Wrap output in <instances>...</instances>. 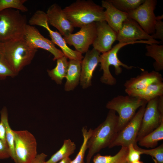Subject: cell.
I'll use <instances>...</instances> for the list:
<instances>
[{
	"instance_id": "cell-25",
	"label": "cell",
	"mask_w": 163,
	"mask_h": 163,
	"mask_svg": "<svg viewBox=\"0 0 163 163\" xmlns=\"http://www.w3.org/2000/svg\"><path fill=\"white\" fill-rule=\"evenodd\" d=\"M163 139V122L157 128L147 134L138 142L141 146L153 148L158 145V142Z\"/></svg>"
},
{
	"instance_id": "cell-40",
	"label": "cell",
	"mask_w": 163,
	"mask_h": 163,
	"mask_svg": "<svg viewBox=\"0 0 163 163\" xmlns=\"http://www.w3.org/2000/svg\"><path fill=\"white\" fill-rule=\"evenodd\" d=\"M131 163H143V161H140V160H138L133 162Z\"/></svg>"
},
{
	"instance_id": "cell-17",
	"label": "cell",
	"mask_w": 163,
	"mask_h": 163,
	"mask_svg": "<svg viewBox=\"0 0 163 163\" xmlns=\"http://www.w3.org/2000/svg\"><path fill=\"white\" fill-rule=\"evenodd\" d=\"M100 53L93 48L88 50L81 63L80 84L84 89L91 85L93 72L100 63Z\"/></svg>"
},
{
	"instance_id": "cell-36",
	"label": "cell",
	"mask_w": 163,
	"mask_h": 163,
	"mask_svg": "<svg viewBox=\"0 0 163 163\" xmlns=\"http://www.w3.org/2000/svg\"><path fill=\"white\" fill-rule=\"evenodd\" d=\"M47 155L43 153L37 154L30 163H46V159Z\"/></svg>"
},
{
	"instance_id": "cell-22",
	"label": "cell",
	"mask_w": 163,
	"mask_h": 163,
	"mask_svg": "<svg viewBox=\"0 0 163 163\" xmlns=\"http://www.w3.org/2000/svg\"><path fill=\"white\" fill-rule=\"evenodd\" d=\"M65 56L57 60L56 67L47 70L48 74L51 79L58 84H61L67 73L69 61Z\"/></svg>"
},
{
	"instance_id": "cell-31",
	"label": "cell",
	"mask_w": 163,
	"mask_h": 163,
	"mask_svg": "<svg viewBox=\"0 0 163 163\" xmlns=\"http://www.w3.org/2000/svg\"><path fill=\"white\" fill-rule=\"evenodd\" d=\"M16 75L0 50V80L4 79L8 77H13Z\"/></svg>"
},
{
	"instance_id": "cell-27",
	"label": "cell",
	"mask_w": 163,
	"mask_h": 163,
	"mask_svg": "<svg viewBox=\"0 0 163 163\" xmlns=\"http://www.w3.org/2000/svg\"><path fill=\"white\" fill-rule=\"evenodd\" d=\"M1 120L5 126L6 140L9 149L10 156L14 160L15 156L14 136L13 130L9 124L7 110L5 107L3 108L1 111Z\"/></svg>"
},
{
	"instance_id": "cell-6",
	"label": "cell",
	"mask_w": 163,
	"mask_h": 163,
	"mask_svg": "<svg viewBox=\"0 0 163 163\" xmlns=\"http://www.w3.org/2000/svg\"><path fill=\"white\" fill-rule=\"evenodd\" d=\"M147 102L137 97L119 95L109 101L106 107L118 114L117 131L121 130L132 119L137 110Z\"/></svg>"
},
{
	"instance_id": "cell-41",
	"label": "cell",
	"mask_w": 163,
	"mask_h": 163,
	"mask_svg": "<svg viewBox=\"0 0 163 163\" xmlns=\"http://www.w3.org/2000/svg\"><path fill=\"white\" fill-rule=\"evenodd\" d=\"M152 158V159H153V160L154 161V163H158V162L154 158Z\"/></svg>"
},
{
	"instance_id": "cell-38",
	"label": "cell",
	"mask_w": 163,
	"mask_h": 163,
	"mask_svg": "<svg viewBox=\"0 0 163 163\" xmlns=\"http://www.w3.org/2000/svg\"><path fill=\"white\" fill-rule=\"evenodd\" d=\"M158 109L160 114L163 116V95L160 96L158 97Z\"/></svg>"
},
{
	"instance_id": "cell-24",
	"label": "cell",
	"mask_w": 163,
	"mask_h": 163,
	"mask_svg": "<svg viewBox=\"0 0 163 163\" xmlns=\"http://www.w3.org/2000/svg\"><path fill=\"white\" fill-rule=\"evenodd\" d=\"M76 148L75 143L70 139H65L61 148L46 161V163H57L63 159L69 157L75 152Z\"/></svg>"
},
{
	"instance_id": "cell-3",
	"label": "cell",
	"mask_w": 163,
	"mask_h": 163,
	"mask_svg": "<svg viewBox=\"0 0 163 163\" xmlns=\"http://www.w3.org/2000/svg\"><path fill=\"white\" fill-rule=\"evenodd\" d=\"M0 50L17 75L31 63L37 51L30 48L24 38L0 43Z\"/></svg>"
},
{
	"instance_id": "cell-32",
	"label": "cell",
	"mask_w": 163,
	"mask_h": 163,
	"mask_svg": "<svg viewBox=\"0 0 163 163\" xmlns=\"http://www.w3.org/2000/svg\"><path fill=\"white\" fill-rule=\"evenodd\" d=\"M139 150L142 154L150 155L155 159L158 163H163V144L162 143L158 146L151 149H145L139 147L137 145L134 146Z\"/></svg>"
},
{
	"instance_id": "cell-19",
	"label": "cell",
	"mask_w": 163,
	"mask_h": 163,
	"mask_svg": "<svg viewBox=\"0 0 163 163\" xmlns=\"http://www.w3.org/2000/svg\"><path fill=\"white\" fill-rule=\"evenodd\" d=\"M163 80L162 75L159 72L145 71L140 75L126 81L124 86L125 89H140L154 83L163 82Z\"/></svg>"
},
{
	"instance_id": "cell-30",
	"label": "cell",
	"mask_w": 163,
	"mask_h": 163,
	"mask_svg": "<svg viewBox=\"0 0 163 163\" xmlns=\"http://www.w3.org/2000/svg\"><path fill=\"white\" fill-rule=\"evenodd\" d=\"M26 0H0V12L6 9H13L20 11H28L27 8L24 3Z\"/></svg>"
},
{
	"instance_id": "cell-35",
	"label": "cell",
	"mask_w": 163,
	"mask_h": 163,
	"mask_svg": "<svg viewBox=\"0 0 163 163\" xmlns=\"http://www.w3.org/2000/svg\"><path fill=\"white\" fill-rule=\"evenodd\" d=\"M10 157V151L8 144L0 139V159H6Z\"/></svg>"
},
{
	"instance_id": "cell-11",
	"label": "cell",
	"mask_w": 163,
	"mask_h": 163,
	"mask_svg": "<svg viewBox=\"0 0 163 163\" xmlns=\"http://www.w3.org/2000/svg\"><path fill=\"white\" fill-rule=\"evenodd\" d=\"M97 36L96 22L85 25L75 34L64 37L66 44L73 46L75 50L81 53H86L93 43Z\"/></svg>"
},
{
	"instance_id": "cell-12",
	"label": "cell",
	"mask_w": 163,
	"mask_h": 163,
	"mask_svg": "<svg viewBox=\"0 0 163 163\" xmlns=\"http://www.w3.org/2000/svg\"><path fill=\"white\" fill-rule=\"evenodd\" d=\"M24 39L30 48L36 50L42 49L50 53L54 56V61L64 56L62 51L56 48L51 40L45 37L33 26L27 25Z\"/></svg>"
},
{
	"instance_id": "cell-29",
	"label": "cell",
	"mask_w": 163,
	"mask_h": 163,
	"mask_svg": "<svg viewBox=\"0 0 163 163\" xmlns=\"http://www.w3.org/2000/svg\"><path fill=\"white\" fill-rule=\"evenodd\" d=\"M92 129L88 130L86 127H83L82 129L83 141L79 151L75 158L72 160L71 163H84V158L86 150L87 149V143L91 136Z\"/></svg>"
},
{
	"instance_id": "cell-18",
	"label": "cell",
	"mask_w": 163,
	"mask_h": 163,
	"mask_svg": "<svg viewBox=\"0 0 163 163\" xmlns=\"http://www.w3.org/2000/svg\"><path fill=\"white\" fill-rule=\"evenodd\" d=\"M101 6L104 11L105 21L117 33L124 21L129 18L128 14L116 8L109 1L102 0Z\"/></svg>"
},
{
	"instance_id": "cell-37",
	"label": "cell",
	"mask_w": 163,
	"mask_h": 163,
	"mask_svg": "<svg viewBox=\"0 0 163 163\" xmlns=\"http://www.w3.org/2000/svg\"><path fill=\"white\" fill-rule=\"evenodd\" d=\"M0 139L7 143L6 138V131L5 125L2 120L0 121Z\"/></svg>"
},
{
	"instance_id": "cell-1",
	"label": "cell",
	"mask_w": 163,
	"mask_h": 163,
	"mask_svg": "<svg viewBox=\"0 0 163 163\" xmlns=\"http://www.w3.org/2000/svg\"><path fill=\"white\" fill-rule=\"evenodd\" d=\"M104 8L91 0H77L63 11L74 27L105 21Z\"/></svg>"
},
{
	"instance_id": "cell-28",
	"label": "cell",
	"mask_w": 163,
	"mask_h": 163,
	"mask_svg": "<svg viewBox=\"0 0 163 163\" xmlns=\"http://www.w3.org/2000/svg\"><path fill=\"white\" fill-rule=\"evenodd\" d=\"M117 9L127 13L134 10L142 4L145 0H109Z\"/></svg>"
},
{
	"instance_id": "cell-10",
	"label": "cell",
	"mask_w": 163,
	"mask_h": 163,
	"mask_svg": "<svg viewBox=\"0 0 163 163\" xmlns=\"http://www.w3.org/2000/svg\"><path fill=\"white\" fill-rule=\"evenodd\" d=\"M157 1L145 0L136 9L129 11V18L136 21L147 34H152L155 33V25L157 19L154 11Z\"/></svg>"
},
{
	"instance_id": "cell-15",
	"label": "cell",
	"mask_w": 163,
	"mask_h": 163,
	"mask_svg": "<svg viewBox=\"0 0 163 163\" xmlns=\"http://www.w3.org/2000/svg\"><path fill=\"white\" fill-rule=\"evenodd\" d=\"M97 36L92 44L93 48L102 53L112 48L117 40V33L105 21L96 22Z\"/></svg>"
},
{
	"instance_id": "cell-21",
	"label": "cell",
	"mask_w": 163,
	"mask_h": 163,
	"mask_svg": "<svg viewBox=\"0 0 163 163\" xmlns=\"http://www.w3.org/2000/svg\"><path fill=\"white\" fill-rule=\"evenodd\" d=\"M81 62L70 60L66 75L64 89L66 91L73 90L78 84L81 74Z\"/></svg>"
},
{
	"instance_id": "cell-42",
	"label": "cell",
	"mask_w": 163,
	"mask_h": 163,
	"mask_svg": "<svg viewBox=\"0 0 163 163\" xmlns=\"http://www.w3.org/2000/svg\"><path fill=\"white\" fill-rule=\"evenodd\" d=\"M126 163H128V162H126Z\"/></svg>"
},
{
	"instance_id": "cell-13",
	"label": "cell",
	"mask_w": 163,
	"mask_h": 163,
	"mask_svg": "<svg viewBox=\"0 0 163 163\" xmlns=\"http://www.w3.org/2000/svg\"><path fill=\"white\" fill-rule=\"evenodd\" d=\"M159 97L148 101L146 105L137 137V142L158 128L163 122V116L160 114L158 109Z\"/></svg>"
},
{
	"instance_id": "cell-8",
	"label": "cell",
	"mask_w": 163,
	"mask_h": 163,
	"mask_svg": "<svg viewBox=\"0 0 163 163\" xmlns=\"http://www.w3.org/2000/svg\"><path fill=\"white\" fill-rule=\"evenodd\" d=\"M28 23L30 25L40 26L46 29L52 41L60 48L64 56L67 58L82 62L84 58L82 54L70 48L61 34L57 31L53 30L50 27L46 13L42 10H37L30 18Z\"/></svg>"
},
{
	"instance_id": "cell-4",
	"label": "cell",
	"mask_w": 163,
	"mask_h": 163,
	"mask_svg": "<svg viewBox=\"0 0 163 163\" xmlns=\"http://www.w3.org/2000/svg\"><path fill=\"white\" fill-rule=\"evenodd\" d=\"M119 42L118 43L115 45L110 50L100 55V69L103 71V75L100 80L104 84L113 85L117 83L116 78L113 76L110 72L109 70L110 66H113L115 68V74L117 75L120 74L122 72L121 66L128 70L131 69L133 68H136L133 66H128L119 60L118 57L117 53L120 49L125 46L130 44L142 43L151 44L154 43L153 40H141L134 42Z\"/></svg>"
},
{
	"instance_id": "cell-33",
	"label": "cell",
	"mask_w": 163,
	"mask_h": 163,
	"mask_svg": "<svg viewBox=\"0 0 163 163\" xmlns=\"http://www.w3.org/2000/svg\"><path fill=\"white\" fill-rule=\"evenodd\" d=\"M163 18V15L157 16L155 25V32L151 35L154 39H159L163 41V22L162 21Z\"/></svg>"
},
{
	"instance_id": "cell-5",
	"label": "cell",
	"mask_w": 163,
	"mask_h": 163,
	"mask_svg": "<svg viewBox=\"0 0 163 163\" xmlns=\"http://www.w3.org/2000/svg\"><path fill=\"white\" fill-rule=\"evenodd\" d=\"M27 24L26 15L13 9L0 12V43L24 38Z\"/></svg>"
},
{
	"instance_id": "cell-14",
	"label": "cell",
	"mask_w": 163,
	"mask_h": 163,
	"mask_svg": "<svg viewBox=\"0 0 163 163\" xmlns=\"http://www.w3.org/2000/svg\"><path fill=\"white\" fill-rule=\"evenodd\" d=\"M46 14L49 24L56 28L61 35L66 37L72 34L74 27L60 6L53 4Z\"/></svg>"
},
{
	"instance_id": "cell-16",
	"label": "cell",
	"mask_w": 163,
	"mask_h": 163,
	"mask_svg": "<svg viewBox=\"0 0 163 163\" xmlns=\"http://www.w3.org/2000/svg\"><path fill=\"white\" fill-rule=\"evenodd\" d=\"M153 39L136 21L129 18L124 21L117 33V40L119 42H134Z\"/></svg>"
},
{
	"instance_id": "cell-39",
	"label": "cell",
	"mask_w": 163,
	"mask_h": 163,
	"mask_svg": "<svg viewBox=\"0 0 163 163\" xmlns=\"http://www.w3.org/2000/svg\"><path fill=\"white\" fill-rule=\"evenodd\" d=\"M72 160L69 157H68L63 159L58 163H71Z\"/></svg>"
},
{
	"instance_id": "cell-9",
	"label": "cell",
	"mask_w": 163,
	"mask_h": 163,
	"mask_svg": "<svg viewBox=\"0 0 163 163\" xmlns=\"http://www.w3.org/2000/svg\"><path fill=\"white\" fill-rule=\"evenodd\" d=\"M146 105L145 104L140 107L132 119L117 133L109 148L118 146L128 147L131 144L134 146L137 145V137Z\"/></svg>"
},
{
	"instance_id": "cell-23",
	"label": "cell",
	"mask_w": 163,
	"mask_h": 163,
	"mask_svg": "<svg viewBox=\"0 0 163 163\" xmlns=\"http://www.w3.org/2000/svg\"><path fill=\"white\" fill-rule=\"evenodd\" d=\"M145 55L152 58L155 60L153 67L158 72L163 69V45L156 43L147 44L146 46Z\"/></svg>"
},
{
	"instance_id": "cell-26",
	"label": "cell",
	"mask_w": 163,
	"mask_h": 163,
	"mask_svg": "<svg viewBox=\"0 0 163 163\" xmlns=\"http://www.w3.org/2000/svg\"><path fill=\"white\" fill-rule=\"evenodd\" d=\"M128 147H121L120 151L115 155H102L97 154L94 157V163H126Z\"/></svg>"
},
{
	"instance_id": "cell-34",
	"label": "cell",
	"mask_w": 163,
	"mask_h": 163,
	"mask_svg": "<svg viewBox=\"0 0 163 163\" xmlns=\"http://www.w3.org/2000/svg\"><path fill=\"white\" fill-rule=\"evenodd\" d=\"M141 152L135 148L132 144H130L128 147V152L126 157V160L128 163L140 160Z\"/></svg>"
},
{
	"instance_id": "cell-2",
	"label": "cell",
	"mask_w": 163,
	"mask_h": 163,
	"mask_svg": "<svg viewBox=\"0 0 163 163\" xmlns=\"http://www.w3.org/2000/svg\"><path fill=\"white\" fill-rule=\"evenodd\" d=\"M118 120V116L116 112L110 110L104 121L92 130L87 143L88 151L86 158L87 163H90L94 155L111 144L117 133Z\"/></svg>"
},
{
	"instance_id": "cell-20",
	"label": "cell",
	"mask_w": 163,
	"mask_h": 163,
	"mask_svg": "<svg viewBox=\"0 0 163 163\" xmlns=\"http://www.w3.org/2000/svg\"><path fill=\"white\" fill-rule=\"evenodd\" d=\"M125 91L128 95L139 97L148 102L156 97L163 95V82L155 83L140 89H125Z\"/></svg>"
},
{
	"instance_id": "cell-7",
	"label": "cell",
	"mask_w": 163,
	"mask_h": 163,
	"mask_svg": "<svg viewBox=\"0 0 163 163\" xmlns=\"http://www.w3.org/2000/svg\"><path fill=\"white\" fill-rule=\"evenodd\" d=\"M15 163H30L37 155L34 136L27 130H14Z\"/></svg>"
}]
</instances>
